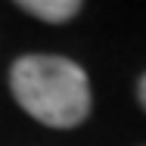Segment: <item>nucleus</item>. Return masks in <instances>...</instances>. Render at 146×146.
<instances>
[{
	"label": "nucleus",
	"instance_id": "f257e3e1",
	"mask_svg": "<svg viewBox=\"0 0 146 146\" xmlns=\"http://www.w3.org/2000/svg\"><path fill=\"white\" fill-rule=\"evenodd\" d=\"M13 100L34 121L72 131L84 124L93 109L87 72L68 56L56 53H25L9 65Z\"/></svg>",
	"mask_w": 146,
	"mask_h": 146
},
{
	"label": "nucleus",
	"instance_id": "f03ea898",
	"mask_svg": "<svg viewBox=\"0 0 146 146\" xmlns=\"http://www.w3.org/2000/svg\"><path fill=\"white\" fill-rule=\"evenodd\" d=\"M16 6L22 13L34 16V19H40V22H50V25L72 22L81 13V3L78 0H19Z\"/></svg>",
	"mask_w": 146,
	"mask_h": 146
},
{
	"label": "nucleus",
	"instance_id": "7ed1b4c3",
	"mask_svg": "<svg viewBox=\"0 0 146 146\" xmlns=\"http://www.w3.org/2000/svg\"><path fill=\"white\" fill-rule=\"evenodd\" d=\"M137 100H140V106H143V112H146V72L140 75V81H137Z\"/></svg>",
	"mask_w": 146,
	"mask_h": 146
}]
</instances>
